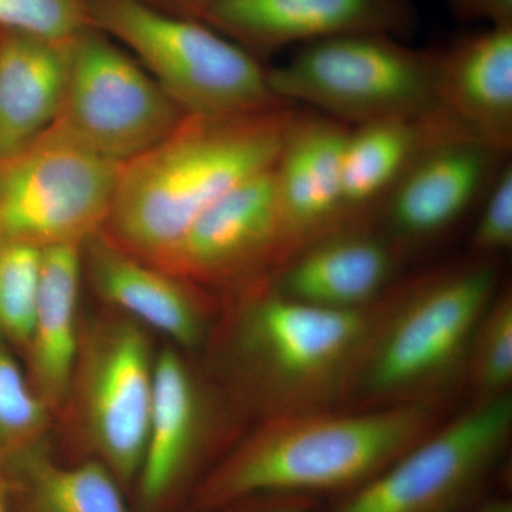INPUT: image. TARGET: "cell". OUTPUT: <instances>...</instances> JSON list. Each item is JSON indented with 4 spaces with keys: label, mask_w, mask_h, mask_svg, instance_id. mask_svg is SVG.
<instances>
[{
    "label": "cell",
    "mask_w": 512,
    "mask_h": 512,
    "mask_svg": "<svg viewBox=\"0 0 512 512\" xmlns=\"http://www.w3.org/2000/svg\"><path fill=\"white\" fill-rule=\"evenodd\" d=\"M390 293L357 311L293 301L264 279L232 293L207 343L229 396L259 421L342 409Z\"/></svg>",
    "instance_id": "1"
},
{
    "label": "cell",
    "mask_w": 512,
    "mask_h": 512,
    "mask_svg": "<svg viewBox=\"0 0 512 512\" xmlns=\"http://www.w3.org/2000/svg\"><path fill=\"white\" fill-rule=\"evenodd\" d=\"M447 404L318 410L261 421L195 491L198 512L259 495L355 490L446 419Z\"/></svg>",
    "instance_id": "2"
},
{
    "label": "cell",
    "mask_w": 512,
    "mask_h": 512,
    "mask_svg": "<svg viewBox=\"0 0 512 512\" xmlns=\"http://www.w3.org/2000/svg\"><path fill=\"white\" fill-rule=\"evenodd\" d=\"M295 109L185 116L160 144L121 165L104 237L158 268L202 212L274 167Z\"/></svg>",
    "instance_id": "3"
},
{
    "label": "cell",
    "mask_w": 512,
    "mask_h": 512,
    "mask_svg": "<svg viewBox=\"0 0 512 512\" xmlns=\"http://www.w3.org/2000/svg\"><path fill=\"white\" fill-rule=\"evenodd\" d=\"M500 288L498 261L470 255L397 282L342 409L447 404Z\"/></svg>",
    "instance_id": "4"
},
{
    "label": "cell",
    "mask_w": 512,
    "mask_h": 512,
    "mask_svg": "<svg viewBox=\"0 0 512 512\" xmlns=\"http://www.w3.org/2000/svg\"><path fill=\"white\" fill-rule=\"evenodd\" d=\"M90 26L137 56L187 116H242L291 106L256 56L200 20L147 0H89Z\"/></svg>",
    "instance_id": "5"
},
{
    "label": "cell",
    "mask_w": 512,
    "mask_h": 512,
    "mask_svg": "<svg viewBox=\"0 0 512 512\" xmlns=\"http://www.w3.org/2000/svg\"><path fill=\"white\" fill-rule=\"evenodd\" d=\"M437 63L439 52L414 49L399 37L357 33L299 46L268 76L284 103L355 127L441 111Z\"/></svg>",
    "instance_id": "6"
},
{
    "label": "cell",
    "mask_w": 512,
    "mask_h": 512,
    "mask_svg": "<svg viewBox=\"0 0 512 512\" xmlns=\"http://www.w3.org/2000/svg\"><path fill=\"white\" fill-rule=\"evenodd\" d=\"M120 168L56 124L0 154V239L39 249L84 244L109 217Z\"/></svg>",
    "instance_id": "7"
},
{
    "label": "cell",
    "mask_w": 512,
    "mask_h": 512,
    "mask_svg": "<svg viewBox=\"0 0 512 512\" xmlns=\"http://www.w3.org/2000/svg\"><path fill=\"white\" fill-rule=\"evenodd\" d=\"M511 436V393L468 402L326 512H460L474 503Z\"/></svg>",
    "instance_id": "8"
},
{
    "label": "cell",
    "mask_w": 512,
    "mask_h": 512,
    "mask_svg": "<svg viewBox=\"0 0 512 512\" xmlns=\"http://www.w3.org/2000/svg\"><path fill=\"white\" fill-rule=\"evenodd\" d=\"M185 116L109 36L89 28L73 40L63 103L53 124L77 143L123 165L160 144Z\"/></svg>",
    "instance_id": "9"
},
{
    "label": "cell",
    "mask_w": 512,
    "mask_h": 512,
    "mask_svg": "<svg viewBox=\"0 0 512 512\" xmlns=\"http://www.w3.org/2000/svg\"><path fill=\"white\" fill-rule=\"evenodd\" d=\"M154 363L146 332L127 316L82 329L66 404L73 402L84 443L119 484L137 480L143 463Z\"/></svg>",
    "instance_id": "10"
},
{
    "label": "cell",
    "mask_w": 512,
    "mask_h": 512,
    "mask_svg": "<svg viewBox=\"0 0 512 512\" xmlns=\"http://www.w3.org/2000/svg\"><path fill=\"white\" fill-rule=\"evenodd\" d=\"M284 261L274 167L248 178L202 212L158 269L200 288L238 292Z\"/></svg>",
    "instance_id": "11"
},
{
    "label": "cell",
    "mask_w": 512,
    "mask_h": 512,
    "mask_svg": "<svg viewBox=\"0 0 512 512\" xmlns=\"http://www.w3.org/2000/svg\"><path fill=\"white\" fill-rule=\"evenodd\" d=\"M507 156L461 131L437 138L384 198L376 224L409 258L480 207Z\"/></svg>",
    "instance_id": "12"
},
{
    "label": "cell",
    "mask_w": 512,
    "mask_h": 512,
    "mask_svg": "<svg viewBox=\"0 0 512 512\" xmlns=\"http://www.w3.org/2000/svg\"><path fill=\"white\" fill-rule=\"evenodd\" d=\"M255 56L330 37L413 29L412 0H210L198 13Z\"/></svg>",
    "instance_id": "13"
},
{
    "label": "cell",
    "mask_w": 512,
    "mask_h": 512,
    "mask_svg": "<svg viewBox=\"0 0 512 512\" xmlns=\"http://www.w3.org/2000/svg\"><path fill=\"white\" fill-rule=\"evenodd\" d=\"M404 258L375 220L352 222L293 252L264 281L275 292L319 308L357 311L399 282Z\"/></svg>",
    "instance_id": "14"
},
{
    "label": "cell",
    "mask_w": 512,
    "mask_h": 512,
    "mask_svg": "<svg viewBox=\"0 0 512 512\" xmlns=\"http://www.w3.org/2000/svg\"><path fill=\"white\" fill-rule=\"evenodd\" d=\"M348 131L318 111L298 106L293 111L274 165L284 261L340 227V175Z\"/></svg>",
    "instance_id": "15"
},
{
    "label": "cell",
    "mask_w": 512,
    "mask_h": 512,
    "mask_svg": "<svg viewBox=\"0 0 512 512\" xmlns=\"http://www.w3.org/2000/svg\"><path fill=\"white\" fill-rule=\"evenodd\" d=\"M83 259L97 295L124 316L180 348L207 345L215 309L200 286L128 254L101 231L84 242Z\"/></svg>",
    "instance_id": "16"
},
{
    "label": "cell",
    "mask_w": 512,
    "mask_h": 512,
    "mask_svg": "<svg viewBox=\"0 0 512 512\" xmlns=\"http://www.w3.org/2000/svg\"><path fill=\"white\" fill-rule=\"evenodd\" d=\"M214 397L174 348L154 363L153 402L137 480L147 508L163 504L197 463L214 430Z\"/></svg>",
    "instance_id": "17"
},
{
    "label": "cell",
    "mask_w": 512,
    "mask_h": 512,
    "mask_svg": "<svg viewBox=\"0 0 512 512\" xmlns=\"http://www.w3.org/2000/svg\"><path fill=\"white\" fill-rule=\"evenodd\" d=\"M437 101L467 136L510 154L512 25L488 26L439 53Z\"/></svg>",
    "instance_id": "18"
},
{
    "label": "cell",
    "mask_w": 512,
    "mask_h": 512,
    "mask_svg": "<svg viewBox=\"0 0 512 512\" xmlns=\"http://www.w3.org/2000/svg\"><path fill=\"white\" fill-rule=\"evenodd\" d=\"M83 245L43 248L40 258L35 316L25 353L30 383L52 413L66 406L79 353Z\"/></svg>",
    "instance_id": "19"
},
{
    "label": "cell",
    "mask_w": 512,
    "mask_h": 512,
    "mask_svg": "<svg viewBox=\"0 0 512 512\" xmlns=\"http://www.w3.org/2000/svg\"><path fill=\"white\" fill-rule=\"evenodd\" d=\"M456 131L464 133L443 111L349 127L340 175V227L375 220L414 158L437 138Z\"/></svg>",
    "instance_id": "20"
},
{
    "label": "cell",
    "mask_w": 512,
    "mask_h": 512,
    "mask_svg": "<svg viewBox=\"0 0 512 512\" xmlns=\"http://www.w3.org/2000/svg\"><path fill=\"white\" fill-rule=\"evenodd\" d=\"M72 42L0 32V154L25 146L55 123Z\"/></svg>",
    "instance_id": "21"
},
{
    "label": "cell",
    "mask_w": 512,
    "mask_h": 512,
    "mask_svg": "<svg viewBox=\"0 0 512 512\" xmlns=\"http://www.w3.org/2000/svg\"><path fill=\"white\" fill-rule=\"evenodd\" d=\"M3 473L18 512H128L119 481L97 460L59 466L37 447Z\"/></svg>",
    "instance_id": "22"
},
{
    "label": "cell",
    "mask_w": 512,
    "mask_h": 512,
    "mask_svg": "<svg viewBox=\"0 0 512 512\" xmlns=\"http://www.w3.org/2000/svg\"><path fill=\"white\" fill-rule=\"evenodd\" d=\"M50 414L12 346L0 336V470L40 447Z\"/></svg>",
    "instance_id": "23"
},
{
    "label": "cell",
    "mask_w": 512,
    "mask_h": 512,
    "mask_svg": "<svg viewBox=\"0 0 512 512\" xmlns=\"http://www.w3.org/2000/svg\"><path fill=\"white\" fill-rule=\"evenodd\" d=\"M511 384L512 291L501 285L474 333L464 390L468 402H481L511 393Z\"/></svg>",
    "instance_id": "24"
},
{
    "label": "cell",
    "mask_w": 512,
    "mask_h": 512,
    "mask_svg": "<svg viewBox=\"0 0 512 512\" xmlns=\"http://www.w3.org/2000/svg\"><path fill=\"white\" fill-rule=\"evenodd\" d=\"M42 249L0 239V336L25 352L32 333Z\"/></svg>",
    "instance_id": "25"
},
{
    "label": "cell",
    "mask_w": 512,
    "mask_h": 512,
    "mask_svg": "<svg viewBox=\"0 0 512 512\" xmlns=\"http://www.w3.org/2000/svg\"><path fill=\"white\" fill-rule=\"evenodd\" d=\"M89 28V0H0V32L72 42Z\"/></svg>",
    "instance_id": "26"
},
{
    "label": "cell",
    "mask_w": 512,
    "mask_h": 512,
    "mask_svg": "<svg viewBox=\"0 0 512 512\" xmlns=\"http://www.w3.org/2000/svg\"><path fill=\"white\" fill-rule=\"evenodd\" d=\"M473 232L470 256L498 261L512 248V164L505 161L480 204Z\"/></svg>",
    "instance_id": "27"
},
{
    "label": "cell",
    "mask_w": 512,
    "mask_h": 512,
    "mask_svg": "<svg viewBox=\"0 0 512 512\" xmlns=\"http://www.w3.org/2000/svg\"><path fill=\"white\" fill-rule=\"evenodd\" d=\"M444 3L457 19L464 22L512 25V0H444Z\"/></svg>",
    "instance_id": "28"
},
{
    "label": "cell",
    "mask_w": 512,
    "mask_h": 512,
    "mask_svg": "<svg viewBox=\"0 0 512 512\" xmlns=\"http://www.w3.org/2000/svg\"><path fill=\"white\" fill-rule=\"evenodd\" d=\"M460 512H512V504L508 500H488L481 504L468 505Z\"/></svg>",
    "instance_id": "29"
},
{
    "label": "cell",
    "mask_w": 512,
    "mask_h": 512,
    "mask_svg": "<svg viewBox=\"0 0 512 512\" xmlns=\"http://www.w3.org/2000/svg\"><path fill=\"white\" fill-rule=\"evenodd\" d=\"M0 512H10L9 484L3 470H0Z\"/></svg>",
    "instance_id": "30"
},
{
    "label": "cell",
    "mask_w": 512,
    "mask_h": 512,
    "mask_svg": "<svg viewBox=\"0 0 512 512\" xmlns=\"http://www.w3.org/2000/svg\"><path fill=\"white\" fill-rule=\"evenodd\" d=\"M173 2L180 3L185 9L191 10V12L197 16L200 10L204 8L210 0H173Z\"/></svg>",
    "instance_id": "31"
},
{
    "label": "cell",
    "mask_w": 512,
    "mask_h": 512,
    "mask_svg": "<svg viewBox=\"0 0 512 512\" xmlns=\"http://www.w3.org/2000/svg\"><path fill=\"white\" fill-rule=\"evenodd\" d=\"M268 512H302V510H301V508L285 507V508H278V510L268 511Z\"/></svg>",
    "instance_id": "32"
}]
</instances>
